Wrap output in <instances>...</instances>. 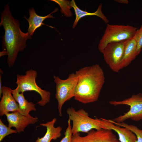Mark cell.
Returning <instances> with one entry per match:
<instances>
[{
    "label": "cell",
    "instance_id": "13",
    "mask_svg": "<svg viewBox=\"0 0 142 142\" xmlns=\"http://www.w3.org/2000/svg\"><path fill=\"white\" fill-rule=\"evenodd\" d=\"M137 42L134 37L125 40L124 53L120 67L121 70L128 66L137 56Z\"/></svg>",
    "mask_w": 142,
    "mask_h": 142
},
{
    "label": "cell",
    "instance_id": "16",
    "mask_svg": "<svg viewBox=\"0 0 142 142\" xmlns=\"http://www.w3.org/2000/svg\"><path fill=\"white\" fill-rule=\"evenodd\" d=\"M13 97L18 104L19 109L18 111L22 115H27L29 114L31 111H36L35 104L32 102H28L26 99L23 95V93L19 92L16 88L14 89L11 90Z\"/></svg>",
    "mask_w": 142,
    "mask_h": 142
},
{
    "label": "cell",
    "instance_id": "20",
    "mask_svg": "<svg viewBox=\"0 0 142 142\" xmlns=\"http://www.w3.org/2000/svg\"><path fill=\"white\" fill-rule=\"evenodd\" d=\"M17 133L16 130H13L4 125L0 119V142L7 135Z\"/></svg>",
    "mask_w": 142,
    "mask_h": 142
},
{
    "label": "cell",
    "instance_id": "21",
    "mask_svg": "<svg viewBox=\"0 0 142 142\" xmlns=\"http://www.w3.org/2000/svg\"><path fill=\"white\" fill-rule=\"evenodd\" d=\"M134 38L137 42V52L138 55L142 48V24L139 29L137 30Z\"/></svg>",
    "mask_w": 142,
    "mask_h": 142
},
{
    "label": "cell",
    "instance_id": "14",
    "mask_svg": "<svg viewBox=\"0 0 142 142\" xmlns=\"http://www.w3.org/2000/svg\"><path fill=\"white\" fill-rule=\"evenodd\" d=\"M58 10V9L56 8L47 15L42 16L38 15L33 8H30L29 10V18H27L24 16V18L28 21L29 24L27 32L31 36L33 35L37 29L40 27L42 25L44 24L43 22L45 19L48 18H54L53 15L51 14L57 12Z\"/></svg>",
    "mask_w": 142,
    "mask_h": 142
},
{
    "label": "cell",
    "instance_id": "19",
    "mask_svg": "<svg viewBox=\"0 0 142 142\" xmlns=\"http://www.w3.org/2000/svg\"><path fill=\"white\" fill-rule=\"evenodd\" d=\"M109 120L116 125L128 129L136 135L137 138V140L136 142H142V130L139 129L135 126L132 125H129L124 122L118 123L113 121L109 119Z\"/></svg>",
    "mask_w": 142,
    "mask_h": 142
},
{
    "label": "cell",
    "instance_id": "4",
    "mask_svg": "<svg viewBox=\"0 0 142 142\" xmlns=\"http://www.w3.org/2000/svg\"><path fill=\"white\" fill-rule=\"evenodd\" d=\"M107 24L98 45V50L101 53L110 43L126 40L133 38L138 30L137 28L129 25Z\"/></svg>",
    "mask_w": 142,
    "mask_h": 142
},
{
    "label": "cell",
    "instance_id": "7",
    "mask_svg": "<svg viewBox=\"0 0 142 142\" xmlns=\"http://www.w3.org/2000/svg\"><path fill=\"white\" fill-rule=\"evenodd\" d=\"M110 104L114 105H126L130 106L129 111L123 115L116 117L112 120L116 123H120L130 119L135 121L142 120V94L139 93L134 94L130 98L122 100H111Z\"/></svg>",
    "mask_w": 142,
    "mask_h": 142
},
{
    "label": "cell",
    "instance_id": "5",
    "mask_svg": "<svg viewBox=\"0 0 142 142\" xmlns=\"http://www.w3.org/2000/svg\"><path fill=\"white\" fill-rule=\"evenodd\" d=\"M37 72L32 69L27 71L24 75L17 74L16 83L19 93H24L26 91H34L39 94L41 100L37 104L44 106L49 102L51 94L49 91L42 89L36 82Z\"/></svg>",
    "mask_w": 142,
    "mask_h": 142
},
{
    "label": "cell",
    "instance_id": "9",
    "mask_svg": "<svg viewBox=\"0 0 142 142\" xmlns=\"http://www.w3.org/2000/svg\"><path fill=\"white\" fill-rule=\"evenodd\" d=\"M71 142H120L111 130L102 129H93L84 136L79 133L73 135Z\"/></svg>",
    "mask_w": 142,
    "mask_h": 142
},
{
    "label": "cell",
    "instance_id": "25",
    "mask_svg": "<svg viewBox=\"0 0 142 142\" xmlns=\"http://www.w3.org/2000/svg\"><path fill=\"white\" fill-rule=\"evenodd\" d=\"M5 55H7V53L6 50L5 49L0 52V57H1Z\"/></svg>",
    "mask_w": 142,
    "mask_h": 142
},
{
    "label": "cell",
    "instance_id": "12",
    "mask_svg": "<svg viewBox=\"0 0 142 142\" xmlns=\"http://www.w3.org/2000/svg\"><path fill=\"white\" fill-rule=\"evenodd\" d=\"M101 122L105 129L114 131L118 134L120 142H136L137 138L135 135L128 129L115 125L108 120L100 118Z\"/></svg>",
    "mask_w": 142,
    "mask_h": 142
},
{
    "label": "cell",
    "instance_id": "22",
    "mask_svg": "<svg viewBox=\"0 0 142 142\" xmlns=\"http://www.w3.org/2000/svg\"><path fill=\"white\" fill-rule=\"evenodd\" d=\"M64 137L60 142H71L73 134L70 125V120L69 119L68 120V125L64 133Z\"/></svg>",
    "mask_w": 142,
    "mask_h": 142
},
{
    "label": "cell",
    "instance_id": "10",
    "mask_svg": "<svg viewBox=\"0 0 142 142\" xmlns=\"http://www.w3.org/2000/svg\"><path fill=\"white\" fill-rule=\"evenodd\" d=\"M5 115L8 123V126L10 128L14 127L18 133L23 131L28 125L34 124L39 120L37 117H34L29 114L22 115L18 111L8 113Z\"/></svg>",
    "mask_w": 142,
    "mask_h": 142
},
{
    "label": "cell",
    "instance_id": "17",
    "mask_svg": "<svg viewBox=\"0 0 142 142\" xmlns=\"http://www.w3.org/2000/svg\"><path fill=\"white\" fill-rule=\"evenodd\" d=\"M70 3L71 6L74 9L76 16L73 25V28H75L78 22L81 18L88 16H96L101 18L106 24H108L109 22V20L102 12V4L99 5L96 11L93 13H90L80 9L77 6L74 0L71 1Z\"/></svg>",
    "mask_w": 142,
    "mask_h": 142
},
{
    "label": "cell",
    "instance_id": "11",
    "mask_svg": "<svg viewBox=\"0 0 142 142\" xmlns=\"http://www.w3.org/2000/svg\"><path fill=\"white\" fill-rule=\"evenodd\" d=\"M11 89L2 87V96L0 102V115L2 116L9 112L18 111L19 106L12 95Z\"/></svg>",
    "mask_w": 142,
    "mask_h": 142
},
{
    "label": "cell",
    "instance_id": "23",
    "mask_svg": "<svg viewBox=\"0 0 142 142\" xmlns=\"http://www.w3.org/2000/svg\"><path fill=\"white\" fill-rule=\"evenodd\" d=\"M114 1L122 4H128L129 3V1L128 0H114Z\"/></svg>",
    "mask_w": 142,
    "mask_h": 142
},
{
    "label": "cell",
    "instance_id": "8",
    "mask_svg": "<svg viewBox=\"0 0 142 142\" xmlns=\"http://www.w3.org/2000/svg\"><path fill=\"white\" fill-rule=\"evenodd\" d=\"M125 41L110 43L106 45L102 52L105 63L115 72H118L120 70Z\"/></svg>",
    "mask_w": 142,
    "mask_h": 142
},
{
    "label": "cell",
    "instance_id": "6",
    "mask_svg": "<svg viewBox=\"0 0 142 142\" xmlns=\"http://www.w3.org/2000/svg\"><path fill=\"white\" fill-rule=\"evenodd\" d=\"M53 78L56 84L55 98L58 102L59 115L61 116L63 104L65 102L74 97L78 78L75 73L69 74L67 78L65 80L55 75L54 76Z\"/></svg>",
    "mask_w": 142,
    "mask_h": 142
},
{
    "label": "cell",
    "instance_id": "2",
    "mask_svg": "<svg viewBox=\"0 0 142 142\" xmlns=\"http://www.w3.org/2000/svg\"><path fill=\"white\" fill-rule=\"evenodd\" d=\"M75 73L78 82L74 92L75 99L84 104L97 101L105 80L100 66L95 64L84 67Z\"/></svg>",
    "mask_w": 142,
    "mask_h": 142
},
{
    "label": "cell",
    "instance_id": "3",
    "mask_svg": "<svg viewBox=\"0 0 142 142\" xmlns=\"http://www.w3.org/2000/svg\"><path fill=\"white\" fill-rule=\"evenodd\" d=\"M67 112L69 119L73 123V135L79 132L88 133L92 130L105 129L100 118L94 119L89 116L88 112L83 109L76 110L74 108H68Z\"/></svg>",
    "mask_w": 142,
    "mask_h": 142
},
{
    "label": "cell",
    "instance_id": "15",
    "mask_svg": "<svg viewBox=\"0 0 142 142\" xmlns=\"http://www.w3.org/2000/svg\"><path fill=\"white\" fill-rule=\"evenodd\" d=\"M57 119L54 118L51 121L45 123H41V125L46 127V132L43 137L40 138L38 137L36 142H50L52 139L56 140L60 137L62 128L60 126L55 127V123Z\"/></svg>",
    "mask_w": 142,
    "mask_h": 142
},
{
    "label": "cell",
    "instance_id": "18",
    "mask_svg": "<svg viewBox=\"0 0 142 142\" xmlns=\"http://www.w3.org/2000/svg\"><path fill=\"white\" fill-rule=\"evenodd\" d=\"M58 4L60 8L61 12L67 17L72 16L73 14L70 10L72 8L71 5L70 1L65 0H51Z\"/></svg>",
    "mask_w": 142,
    "mask_h": 142
},
{
    "label": "cell",
    "instance_id": "24",
    "mask_svg": "<svg viewBox=\"0 0 142 142\" xmlns=\"http://www.w3.org/2000/svg\"><path fill=\"white\" fill-rule=\"evenodd\" d=\"M2 74H0V97H1L2 93Z\"/></svg>",
    "mask_w": 142,
    "mask_h": 142
},
{
    "label": "cell",
    "instance_id": "1",
    "mask_svg": "<svg viewBox=\"0 0 142 142\" xmlns=\"http://www.w3.org/2000/svg\"><path fill=\"white\" fill-rule=\"evenodd\" d=\"M1 19L0 26H3L5 31L3 44L7 53L8 65L11 68L14 64L19 52L26 47L27 40L31 39V36L28 32L21 31L19 22L12 16L8 3L1 12Z\"/></svg>",
    "mask_w": 142,
    "mask_h": 142
}]
</instances>
